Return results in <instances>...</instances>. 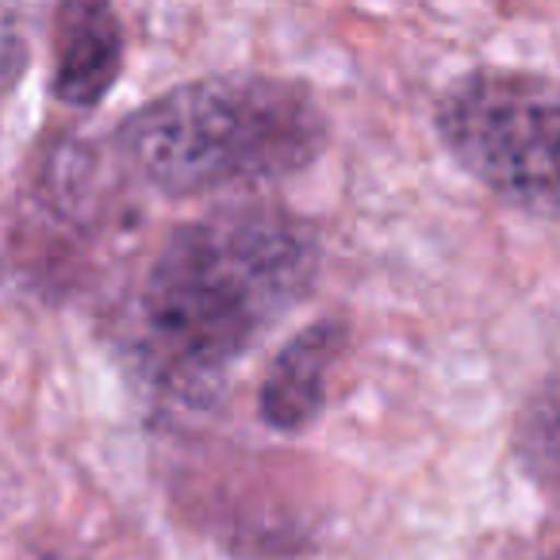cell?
<instances>
[{
  "instance_id": "1",
  "label": "cell",
  "mask_w": 560,
  "mask_h": 560,
  "mask_svg": "<svg viewBox=\"0 0 560 560\" xmlns=\"http://www.w3.org/2000/svg\"><path fill=\"white\" fill-rule=\"evenodd\" d=\"M323 265L319 231L280 203H226L173 226L119 312L131 369L170 399H208L289 319Z\"/></svg>"
},
{
  "instance_id": "2",
  "label": "cell",
  "mask_w": 560,
  "mask_h": 560,
  "mask_svg": "<svg viewBox=\"0 0 560 560\" xmlns=\"http://www.w3.org/2000/svg\"><path fill=\"white\" fill-rule=\"evenodd\" d=\"M327 116L307 85L269 73H215L135 108L116 150L154 192L203 196L307 170Z\"/></svg>"
},
{
  "instance_id": "3",
  "label": "cell",
  "mask_w": 560,
  "mask_h": 560,
  "mask_svg": "<svg viewBox=\"0 0 560 560\" xmlns=\"http://www.w3.org/2000/svg\"><path fill=\"white\" fill-rule=\"evenodd\" d=\"M434 131L491 196L529 215H560V81L499 66L468 70L438 96Z\"/></svg>"
},
{
  "instance_id": "4",
  "label": "cell",
  "mask_w": 560,
  "mask_h": 560,
  "mask_svg": "<svg viewBox=\"0 0 560 560\" xmlns=\"http://www.w3.org/2000/svg\"><path fill=\"white\" fill-rule=\"evenodd\" d=\"M346 346L342 319H319L304 327L289 346H280L257 388V415L265 427L280 434H296L312 427L327 407L330 369Z\"/></svg>"
},
{
  "instance_id": "5",
  "label": "cell",
  "mask_w": 560,
  "mask_h": 560,
  "mask_svg": "<svg viewBox=\"0 0 560 560\" xmlns=\"http://www.w3.org/2000/svg\"><path fill=\"white\" fill-rule=\"evenodd\" d=\"M124 70V27L108 4H62L55 16L50 93L66 108H96Z\"/></svg>"
},
{
  "instance_id": "6",
  "label": "cell",
  "mask_w": 560,
  "mask_h": 560,
  "mask_svg": "<svg viewBox=\"0 0 560 560\" xmlns=\"http://www.w3.org/2000/svg\"><path fill=\"white\" fill-rule=\"evenodd\" d=\"M511 453L526 480L545 491H560V369L537 384L518 411Z\"/></svg>"
},
{
  "instance_id": "7",
  "label": "cell",
  "mask_w": 560,
  "mask_h": 560,
  "mask_svg": "<svg viewBox=\"0 0 560 560\" xmlns=\"http://www.w3.org/2000/svg\"><path fill=\"white\" fill-rule=\"evenodd\" d=\"M541 560H560V549H552V552H545Z\"/></svg>"
}]
</instances>
